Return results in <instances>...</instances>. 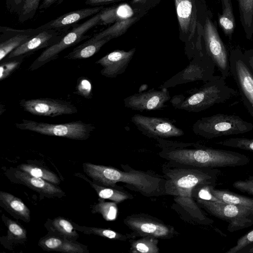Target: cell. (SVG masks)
Segmentation results:
<instances>
[{
    "label": "cell",
    "mask_w": 253,
    "mask_h": 253,
    "mask_svg": "<svg viewBox=\"0 0 253 253\" xmlns=\"http://www.w3.org/2000/svg\"><path fill=\"white\" fill-rule=\"evenodd\" d=\"M244 55L247 63L253 72V51H249Z\"/></svg>",
    "instance_id": "f6af8a7d"
},
{
    "label": "cell",
    "mask_w": 253,
    "mask_h": 253,
    "mask_svg": "<svg viewBox=\"0 0 253 253\" xmlns=\"http://www.w3.org/2000/svg\"><path fill=\"white\" fill-rule=\"evenodd\" d=\"M100 13V24H109L132 17L133 11L129 5L124 4L104 8Z\"/></svg>",
    "instance_id": "d4e9b609"
},
{
    "label": "cell",
    "mask_w": 253,
    "mask_h": 253,
    "mask_svg": "<svg viewBox=\"0 0 253 253\" xmlns=\"http://www.w3.org/2000/svg\"><path fill=\"white\" fill-rule=\"evenodd\" d=\"M15 125L16 127L19 129L77 140L87 139L95 128L92 124L84 123L81 121L52 124L23 119L21 123Z\"/></svg>",
    "instance_id": "52a82bcc"
},
{
    "label": "cell",
    "mask_w": 253,
    "mask_h": 253,
    "mask_svg": "<svg viewBox=\"0 0 253 253\" xmlns=\"http://www.w3.org/2000/svg\"><path fill=\"white\" fill-rule=\"evenodd\" d=\"M237 92L229 86L225 79L215 76L201 86L173 96L169 100L172 106L179 110L199 113L211 106L225 103Z\"/></svg>",
    "instance_id": "277c9868"
},
{
    "label": "cell",
    "mask_w": 253,
    "mask_h": 253,
    "mask_svg": "<svg viewBox=\"0 0 253 253\" xmlns=\"http://www.w3.org/2000/svg\"><path fill=\"white\" fill-rule=\"evenodd\" d=\"M52 228L58 234L69 240L79 237V235L71 223L62 217H57L52 221Z\"/></svg>",
    "instance_id": "1f68e13d"
},
{
    "label": "cell",
    "mask_w": 253,
    "mask_h": 253,
    "mask_svg": "<svg viewBox=\"0 0 253 253\" xmlns=\"http://www.w3.org/2000/svg\"><path fill=\"white\" fill-rule=\"evenodd\" d=\"M232 186L242 193L253 196V176H249L244 180L235 181Z\"/></svg>",
    "instance_id": "60d3db41"
},
{
    "label": "cell",
    "mask_w": 253,
    "mask_h": 253,
    "mask_svg": "<svg viewBox=\"0 0 253 253\" xmlns=\"http://www.w3.org/2000/svg\"><path fill=\"white\" fill-rule=\"evenodd\" d=\"M210 192L218 201L241 206L253 210V198L241 195L228 190L210 187Z\"/></svg>",
    "instance_id": "cb8c5ba5"
},
{
    "label": "cell",
    "mask_w": 253,
    "mask_h": 253,
    "mask_svg": "<svg viewBox=\"0 0 253 253\" xmlns=\"http://www.w3.org/2000/svg\"><path fill=\"white\" fill-rule=\"evenodd\" d=\"M83 168L94 181L107 187L117 188L116 184L122 182L126 187L147 197L165 194L166 179L156 174L132 169L122 171L111 167L89 163L83 164Z\"/></svg>",
    "instance_id": "3957f363"
},
{
    "label": "cell",
    "mask_w": 253,
    "mask_h": 253,
    "mask_svg": "<svg viewBox=\"0 0 253 253\" xmlns=\"http://www.w3.org/2000/svg\"><path fill=\"white\" fill-rule=\"evenodd\" d=\"M197 204L214 217L228 223L227 230L234 232L253 225V210L221 201L197 198Z\"/></svg>",
    "instance_id": "8992f818"
},
{
    "label": "cell",
    "mask_w": 253,
    "mask_h": 253,
    "mask_svg": "<svg viewBox=\"0 0 253 253\" xmlns=\"http://www.w3.org/2000/svg\"><path fill=\"white\" fill-rule=\"evenodd\" d=\"M98 24H100V12L80 24L74 25L73 29L66 33L57 43L45 48L30 65L29 70H37L50 61L57 59L62 51L87 38L88 36L85 34Z\"/></svg>",
    "instance_id": "ba28073f"
},
{
    "label": "cell",
    "mask_w": 253,
    "mask_h": 253,
    "mask_svg": "<svg viewBox=\"0 0 253 253\" xmlns=\"http://www.w3.org/2000/svg\"><path fill=\"white\" fill-rule=\"evenodd\" d=\"M177 17L182 32L189 41L197 26V10L194 0H175Z\"/></svg>",
    "instance_id": "ffe728a7"
},
{
    "label": "cell",
    "mask_w": 253,
    "mask_h": 253,
    "mask_svg": "<svg viewBox=\"0 0 253 253\" xmlns=\"http://www.w3.org/2000/svg\"><path fill=\"white\" fill-rule=\"evenodd\" d=\"M25 55L8 58V60L1 62L0 66V81L5 80L18 69L24 60Z\"/></svg>",
    "instance_id": "8d00e7d4"
},
{
    "label": "cell",
    "mask_w": 253,
    "mask_h": 253,
    "mask_svg": "<svg viewBox=\"0 0 253 253\" xmlns=\"http://www.w3.org/2000/svg\"><path fill=\"white\" fill-rule=\"evenodd\" d=\"M42 30L35 29H18L0 27V61L1 62L12 51L39 34Z\"/></svg>",
    "instance_id": "e0dca14e"
},
{
    "label": "cell",
    "mask_w": 253,
    "mask_h": 253,
    "mask_svg": "<svg viewBox=\"0 0 253 253\" xmlns=\"http://www.w3.org/2000/svg\"><path fill=\"white\" fill-rule=\"evenodd\" d=\"M131 121L143 134L150 138L165 139L179 137L184 134L182 129L167 118L137 114L131 117Z\"/></svg>",
    "instance_id": "7c38bea8"
},
{
    "label": "cell",
    "mask_w": 253,
    "mask_h": 253,
    "mask_svg": "<svg viewBox=\"0 0 253 253\" xmlns=\"http://www.w3.org/2000/svg\"><path fill=\"white\" fill-rule=\"evenodd\" d=\"M240 17L247 30L253 25V0H238Z\"/></svg>",
    "instance_id": "e575fe53"
},
{
    "label": "cell",
    "mask_w": 253,
    "mask_h": 253,
    "mask_svg": "<svg viewBox=\"0 0 253 253\" xmlns=\"http://www.w3.org/2000/svg\"><path fill=\"white\" fill-rule=\"evenodd\" d=\"M99 202L92 207L93 213L101 214L106 221H113L116 219L118 213L117 203L114 202H105L99 199Z\"/></svg>",
    "instance_id": "d6a6232c"
},
{
    "label": "cell",
    "mask_w": 253,
    "mask_h": 253,
    "mask_svg": "<svg viewBox=\"0 0 253 253\" xmlns=\"http://www.w3.org/2000/svg\"><path fill=\"white\" fill-rule=\"evenodd\" d=\"M118 0H85V3L91 6H101L108 3H111Z\"/></svg>",
    "instance_id": "7bdbcfd3"
},
{
    "label": "cell",
    "mask_w": 253,
    "mask_h": 253,
    "mask_svg": "<svg viewBox=\"0 0 253 253\" xmlns=\"http://www.w3.org/2000/svg\"><path fill=\"white\" fill-rule=\"evenodd\" d=\"M253 247V229L244 234L237 241L236 244L226 253H248Z\"/></svg>",
    "instance_id": "74e56055"
},
{
    "label": "cell",
    "mask_w": 253,
    "mask_h": 253,
    "mask_svg": "<svg viewBox=\"0 0 253 253\" xmlns=\"http://www.w3.org/2000/svg\"><path fill=\"white\" fill-rule=\"evenodd\" d=\"M215 143L219 145L253 151V138L232 137Z\"/></svg>",
    "instance_id": "d590c367"
},
{
    "label": "cell",
    "mask_w": 253,
    "mask_h": 253,
    "mask_svg": "<svg viewBox=\"0 0 253 253\" xmlns=\"http://www.w3.org/2000/svg\"><path fill=\"white\" fill-rule=\"evenodd\" d=\"M157 140L163 147L161 155L171 162L184 166L215 169L244 166L250 162L249 157L235 151L164 139Z\"/></svg>",
    "instance_id": "7a4b0ae2"
},
{
    "label": "cell",
    "mask_w": 253,
    "mask_h": 253,
    "mask_svg": "<svg viewBox=\"0 0 253 253\" xmlns=\"http://www.w3.org/2000/svg\"><path fill=\"white\" fill-rule=\"evenodd\" d=\"M42 0H25L22 11L18 15L19 22L23 23L32 19L35 15Z\"/></svg>",
    "instance_id": "f35d334b"
},
{
    "label": "cell",
    "mask_w": 253,
    "mask_h": 253,
    "mask_svg": "<svg viewBox=\"0 0 253 253\" xmlns=\"http://www.w3.org/2000/svg\"><path fill=\"white\" fill-rule=\"evenodd\" d=\"M66 34L65 30L44 29L19 46L7 56L11 58L20 55L27 56L35 52L47 48L57 43Z\"/></svg>",
    "instance_id": "2e32d148"
},
{
    "label": "cell",
    "mask_w": 253,
    "mask_h": 253,
    "mask_svg": "<svg viewBox=\"0 0 253 253\" xmlns=\"http://www.w3.org/2000/svg\"><path fill=\"white\" fill-rule=\"evenodd\" d=\"M124 223L132 231L131 239L151 236L158 239L171 238L176 233L172 226L156 217L145 213H135L126 216Z\"/></svg>",
    "instance_id": "30bf717a"
},
{
    "label": "cell",
    "mask_w": 253,
    "mask_h": 253,
    "mask_svg": "<svg viewBox=\"0 0 253 253\" xmlns=\"http://www.w3.org/2000/svg\"><path fill=\"white\" fill-rule=\"evenodd\" d=\"M17 179L30 188L43 194L55 195L62 193L61 189L52 183L41 178L32 176L22 170H17Z\"/></svg>",
    "instance_id": "44dd1931"
},
{
    "label": "cell",
    "mask_w": 253,
    "mask_h": 253,
    "mask_svg": "<svg viewBox=\"0 0 253 253\" xmlns=\"http://www.w3.org/2000/svg\"><path fill=\"white\" fill-rule=\"evenodd\" d=\"M215 65L207 53L195 56L184 69L165 82L159 88H169L197 81L207 82L215 77Z\"/></svg>",
    "instance_id": "9c48e42d"
},
{
    "label": "cell",
    "mask_w": 253,
    "mask_h": 253,
    "mask_svg": "<svg viewBox=\"0 0 253 253\" xmlns=\"http://www.w3.org/2000/svg\"><path fill=\"white\" fill-rule=\"evenodd\" d=\"M88 180L91 187L97 193L99 199H109L117 204L127 199H131L133 197L126 191L115 188L104 187Z\"/></svg>",
    "instance_id": "4316f807"
},
{
    "label": "cell",
    "mask_w": 253,
    "mask_h": 253,
    "mask_svg": "<svg viewBox=\"0 0 253 253\" xmlns=\"http://www.w3.org/2000/svg\"><path fill=\"white\" fill-rule=\"evenodd\" d=\"M166 179L165 194L175 196V201L186 210L196 221L209 225L213 220L208 218L193 200L194 189L200 186H214L220 171L216 169L166 168L164 170Z\"/></svg>",
    "instance_id": "6da1fadb"
},
{
    "label": "cell",
    "mask_w": 253,
    "mask_h": 253,
    "mask_svg": "<svg viewBox=\"0 0 253 253\" xmlns=\"http://www.w3.org/2000/svg\"><path fill=\"white\" fill-rule=\"evenodd\" d=\"M39 246L44 250L69 253H83L86 251L82 245L76 244L67 239L47 237L39 241Z\"/></svg>",
    "instance_id": "7402d4cb"
},
{
    "label": "cell",
    "mask_w": 253,
    "mask_h": 253,
    "mask_svg": "<svg viewBox=\"0 0 253 253\" xmlns=\"http://www.w3.org/2000/svg\"><path fill=\"white\" fill-rule=\"evenodd\" d=\"M248 253H253V247H252L249 250Z\"/></svg>",
    "instance_id": "7dc6e473"
},
{
    "label": "cell",
    "mask_w": 253,
    "mask_h": 253,
    "mask_svg": "<svg viewBox=\"0 0 253 253\" xmlns=\"http://www.w3.org/2000/svg\"><path fill=\"white\" fill-rule=\"evenodd\" d=\"M147 0H132V3H144Z\"/></svg>",
    "instance_id": "bcb514c9"
},
{
    "label": "cell",
    "mask_w": 253,
    "mask_h": 253,
    "mask_svg": "<svg viewBox=\"0 0 253 253\" xmlns=\"http://www.w3.org/2000/svg\"><path fill=\"white\" fill-rule=\"evenodd\" d=\"M137 20L136 17H131L116 22L107 29L95 34L91 38L94 40H100L106 37H111L112 39L118 37L126 33Z\"/></svg>",
    "instance_id": "83f0119b"
},
{
    "label": "cell",
    "mask_w": 253,
    "mask_h": 253,
    "mask_svg": "<svg viewBox=\"0 0 253 253\" xmlns=\"http://www.w3.org/2000/svg\"><path fill=\"white\" fill-rule=\"evenodd\" d=\"M222 13L219 17V23L226 35H230L235 27V19L231 0H221Z\"/></svg>",
    "instance_id": "f546056e"
},
{
    "label": "cell",
    "mask_w": 253,
    "mask_h": 253,
    "mask_svg": "<svg viewBox=\"0 0 253 253\" xmlns=\"http://www.w3.org/2000/svg\"><path fill=\"white\" fill-rule=\"evenodd\" d=\"M19 105L24 111L39 116L55 117L78 112L70 102L49 98L22 99Z\"/></svg>",
    "instance_id": "5bb4252c"
},
{
    "label": "cell",
    "mask_w": 253,
    "mask_h": 253,
    "mask_svg": "<svg viewBox=\"0 0 253 253\" xmlns=\"http://www.w3.org/2000/svg\"><path fill=\"white\" fill-rule=\"evenodd\" d=\"M112 39L111 37H106L100 40H94L91 38L74 48L64 58L73 60L88 58L97 53L105 43Z\"/></svg>",
    "instance_id": "603a6c76"
},
{
    "label": "cell",
    "mask_w": 253,
    "mask_h": 253,
    "mask_svg": "<svg viewBox=\"0 0 253 253\" xmlns=\"http://www.w3.org/2000/svg\"><path fill=\"white\" fill-rule=\"evenodd\" d=\"M20 170L26 172L29 174L41 178L53 184H58L60 180L57 175L51 171L37 166L22 164L19 166Z\"/></svg>",
    "instance_id": "4dcf8cb0"
},
{
    "label": "cell",
    "mask_w": 253,
    "mask_h": 253,
    "mask_svg": "<svg viewBox=\"0 0 253 253\" xmlns=\"http://www.w3.org/2000/svg\"><path fill=\"white\" fill-rule=\"evenodd\" d=\"M59 0H42L39 7V9L40 10H44L54 3L58 1Z\"/></svg>",
    "instance_id": "ee69618b"
},
{
    "label": "cell",
    "mask_w": 253,
    "mask_h": 253,
    "mask_svg": "<svg viewBox=\"0 0 253 253\" xmlns=\"http://www.w3.org/2000/svg\"><path fill=\"white\" fill-rule=\"evenodd\" d=\"M103 9V6L101 5L70 11L51 20L38 28L40 30H65L70 26L75 25L79 21L96 14Z\"/></svg>",
    "instance_id": "d6986e66"
},
{
    "label": "cell",
    "mask_w": 253,
    "mask_h": 253,
    "mask_svg": "<svg viewBox=\"0 0 253 253\" xmlns=\"http://www.w3.org/2000/svg\"><path fill=\"white\" fill-rule=\"evenodd\" d=\"M0 200L13 213L26 220L27 222L29 221L30 211L19 198L10 193L0 191Z\"/></svg>",
    "instance_id": "484cf974"
},
{
    "label": "cell",
    "mask_w": 253,
    "mask_h": 253,
    "mask_svg": "<svg viewBox=\"0 0 253 253\" xmlns=\"http://www.w3.org/2000/svg\"><path fill=\"white\" fill-rule=\"evenodd\" d=\"M82 227L83 228V232L85 234H94L109 239L122 241H126L129 238L131 239L129 234L124 235L110 229L85 226Z\"/></svg>",
    "instance_id": "836d02e7"
},
{
    "label": "cell",
    "mask_w": 253,
    "mask_h": 253,
    "mask_svg": "<svg viewBox=\"0 0 253 253\" xmlns=\"http://www.w3.org/2000/svg\"><path fill=\"white\" fill-rule=\"evenodd\" d=\"M135 51V48L128 51L114 50L96 61L95 64L102 67L100 71L102 76L115 78L125 72Z\"/></svg>",
    "instance_id": "ac0fdd59"
},
{
    "label": "cell",
    "mask_w": 253,
    "mask_h": 253,
    "mask_svg": "<svg viewBox=\"0 0 253 253\" xmlns=\"http://www.w3.org/2000/svg\"><path fill=\"white\" fill-rule=\"evenodd\" d=\"M206 53L214 62L220 75L225 79L230 75L226 49L211 21L207 18L204 30Z\"/></svg>",
    "instance_id": "4fadbf2b"
},
{
    "label": "cell",
    "mask_w": 253,
    "mask_h": 253,
    "mask_svg": "<svg viewBox=\"0 0 253 253\" xmlns=\"http://www.w3.org/2000/svg\"><path fill=\"white\" fill-rule=\"evenodd\" d=\"M229 61L230 75L236 84L244 106L253 117V72L241 52H232Z\"/></svg>",
    "instance_id": "8fae6325"
},
{
    "label": "cell",
    "mask_w": 253,
    "mask_h": 253,
    "mask_svg": "<svg viewBox=\"0 0 253 253\" xmlns=\"http://www.w3.org/2000/svg\"><path fill=\"white\" fill-rule=\"evenodd\" d=\"M132 253H159V240L158 238L151 236L140 237L137 239L129 240Z\"/></svg>",
    "instance_id": "f1b7e54d"
},
{
    "label": "cell",
    "mask_w": 253,
    "mask_h": 253,
    "mask_svg": "<svg viewBox=\"0 0 253 253\" xmlns=\"http://www.w3.org/2000/svg\"><path fill=\"white\" fill-rule=\"evenodd\" d=\"M160 89H151L128 96L124 99V105L127 108L140 112L163 109L171 97L168 88Z\"/></svg>",
    "instance_id": "9a60e30c"
},
{
    "label": "cell",
    "mask_w": 253,
    "mask_h": 253,
    "mask_svg": "<svg viewBox=\"0 0 253 253\" xmlns=\"http://www.w3.org/2000/svg\"><path fill=\"white\" fill-rule=\"evenodd\" d=\"M7 228L8 237L14 241H23L27 238L26 230L18 223L10 219H7L6 221Z\"/></svg>",
    "instance_id": "ab89813d"
},
{
    "label": "cell",
    "mask_w": 253,
    "mask_h": 253,
    "mask_svg": "<svg viewBox=\"0 0 253 253\" xmlns=\"http://www.w3.org/2000/svg\"><path fill=\"white\" fill-rule=\"evenodd\" d=\"M253 130V124L235 115L217 114L198 119L192 126L194 133L206 139L237 135Z\"/></svg>",
    "instance_id": "5b68a950"
},
{
    "label": "cell",
    "mask_w": 253,
    "mask_h": 253,
    "mask_svg": "<svg viewBox=\"0 0 253 253\" xmlns=\"http://www.w3.org/2000/svg\"><path fill=\"white\" fill-rule=\"evenodd\" d=\"M25 0H6V6L9 12L20 14L24 6Z\"/></svg>",
    "instance_id": "b9f144b4"
}]
</instances>
